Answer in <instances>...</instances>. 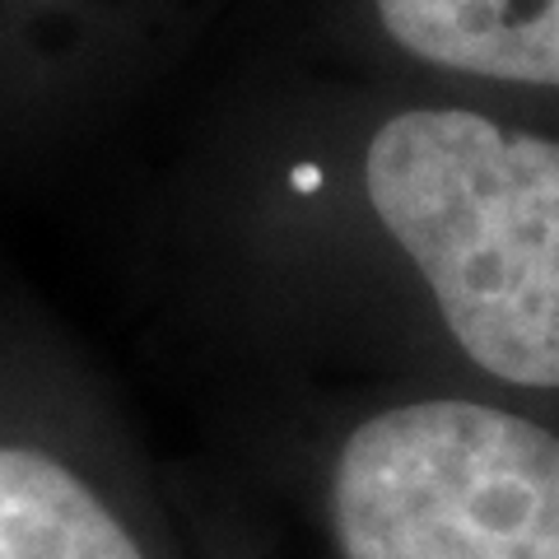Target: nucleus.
<instances>
[{
	"label": "nucleus",
	"mask_w": 559,
	"mask_h": 559,
	"mask_svg": "<svg viewBox=\"0 0 559 559\" xmlns=\"http://www.w3.org/2000/svg\"><path fill=\"white\" fill-rule=\"evenodd\" d=\"M238 248L388 382L559 415V131L349 75L242 121Z\"/></svg>",
	"instance_id": "f257e3e1"
},
{
	"label": "nucleus",
	"mask_w": 559,
	"mask_h": 559,
	"mask_svg": "<svg viewBox=\"0 0 559 559\" xmlns=\"http://www.w3.org/2000/svg\"><path fill=\"white\" fill-rule=\"evenodd\" d=\"M331 559H559V415L382 382L322 433Z\"/></svg>",
	"instance_id": "f03ea898"
},
{
	"label": "nucleus",
	"mask_w": 559,
	"mask_h": 559,
	"mask_svg": "<svg viewBox=\"0 0 559 559\" xmlns=\"http://www.w3.org/2000/svg\"><path fill=\"white\" fill-rule=\"evenodd\" d=\"M349 75L559 131V0H322Z\"/></svg>",
	"instance_id": "7ed1b4c3"
},
{
	"label": "nucleus",
	"mask_w": 559,
	"mask_h": 559,
	"mask_svg": "<svg viewBox=\"0 0 559 559\" xmlns=\"http://www.w3.org/2000/svg\"><path fill=\"white\" fill-rule=\"evenodd\" d=\"M0 559H154L98 489L43 448H0Z\"/></svg>",
	"instance_id": "20e7f679"
},
{
	"label": "nucleus",
	"mask_w": 559,
	"mask_h": 559,
	"mask_svg": "<svg viewBox=\"0 0 559 559\" xmlns=\"http://www.w3.org/2000/svg\"><path fill=\"white\" fill-rule=\"evenodd\" d=\"M38 5H47V0H38Z\"/></svg>",
	"instance_id": "39448f33"
}]
</instances>
